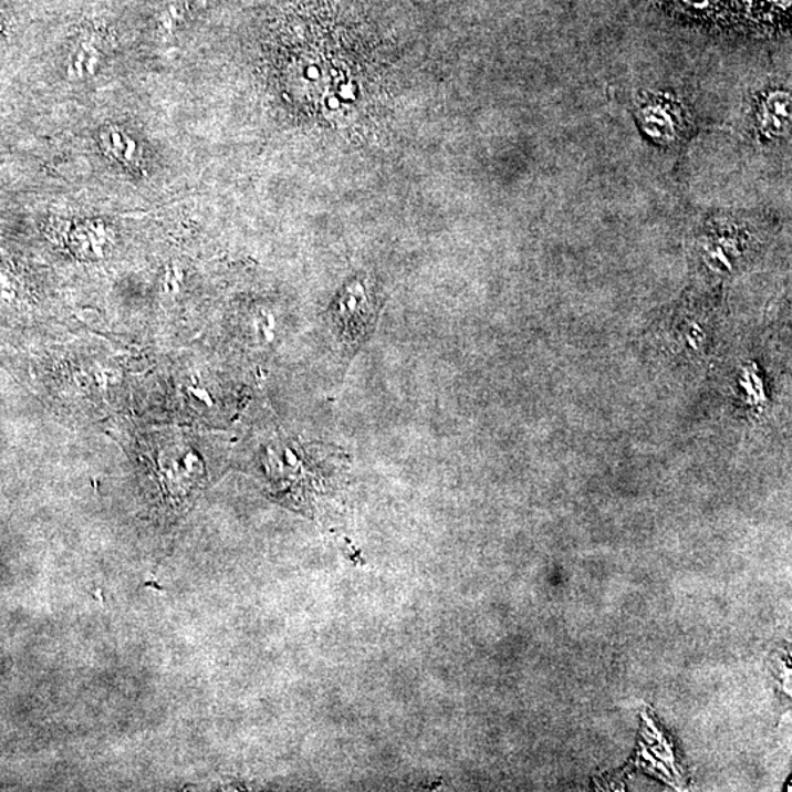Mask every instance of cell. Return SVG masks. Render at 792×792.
<instances>
[{"instance_id":"3","label":"cell","mask_w":792,"mask_h":792,"mask_svg":"<svg viewBox=\"0 0 792 792\" xmlns=\"http://www.w3.org/2000/svg\"><path fill=\"white\" fill-rule=\"evenodd\" d=\"M791 94L786 90H772L759 102L758 125L764 139L785 137L791 128Z\"/></svg>"},{"instance_id":"1","label":"cell","mask_w":792,"mask_h":792,"mask_svg":"<svg viewBox=\"0 0 792 792\" xmlns=\"http://www.w3.org/2000/svg\"><path fill=\"white\" fill-rule=\"evenodd\" d=\"M139 460L169 508H181L205 481V466L190 436L156 431L139 440Z\"/></svg>"},{"instance_id":"2","label":"cell","mask_w":792,"mask_h":792,"mask_svg":"<svg viewBox=\"0 0 792 792\" xmlns=\"http://www.w3.org/2000/svg\"><path fill=\"white\" fill-rule=\"evenodd\" d=\"M637 121L647 137L660 146L678 143L691 124L682 103L670 96L647 98L637 110Z\"/></svg>"},{"instance_id":"4","label":"cell","mask_w":792,"mask_h":792,"mask_svg":"<svg viewBox=\"0 0 792 792\" xmlns=\"http://www.w3.org/2000/svg\"><path fill=\"white\" fill-rule=\"evenodd\" d=\"M670 12L704 24L723 25L731 21L733 0H659Z\"/></svg>"}]
</instances>
